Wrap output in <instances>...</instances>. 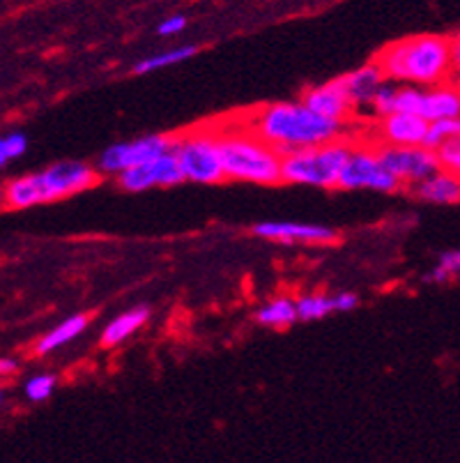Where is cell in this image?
<instances>
[{"mask_svg": "<svg viewBox=\"0 0 460 463\" xmlns=\"http://www.w3.org/2000/svg\"><path fill=\"white\" fill-rule=\"evenodd\" d=\"M396 95H399V83L387 81L382 88L378 90L373 99V106H371V114L375 118H382V116L394 114L396 111Z\"/></svg>", "mask_w": 460, "mask_h": 463, "instance_id": "24", "label": "cell"}, {"mask_svg": "<svg viewBox=\"0 0 460 463\" xmlns=\"http://www.w3.org/2000/svg\"><path fill=\"white\" fill-rule=\"evenodd\" d=\"M5 139V145H7V153H10V160H19V157H23L28 150V139L23 132H12V134L3 136Z\"/></svg>", "mask_w": 460, "mask_h": 463, "instance_id": "28", "label": "cell"}, {"mask_svg": "<svg viewBox=\"0 0 460 463\" xmlns=\"http://www.w3.org/2000/svg\"><path fill=\"white\" fill-rule=\"evenodd\" d=\"M240 120L281 154L345 139V123L316 114L302 99L262 104L253 111H246Z\"/></svg>", "mask_w": 460, "mask_h": 463, "instance_id": "1", "label": "cell"}, {"mask_svg": "<svg viewBox=\"0 0 460 463\" xmlns=\"http://www.w3.org/2000/svg\"><path fill=\"white\" fill-rule=\"evenodd\" d=\"M419 116L428 123L446 120L460 116V86L454 81L440 83V86L424 88Z\"/></svg>", "mask_w": 460, "mask_h": 463, "instance_id": "16", "label": "cell"}, {"mask_svg": "<svg viewBox=\"0 0 460 463\" xmlns=\"http://www.w3.org/2000/svg\"><path fill=\"white\" fill-rule=\"evenodd\" d=\"M338 190L343 191H378V194H399L405 187L396 181L394 175L384 169L380 162L378 150H375L373 141H354L350 157L343 166L341 181H338Z\"/></svg>", "mask_w": 460, "mask_h": 463, "instance_id": "7", "label": "cell"}, {"mask_svg": "<svg viewBox=\"0 0 460 463\" xmlns=\"http://www.w3.org/2000/svg\"><path fill=\"white\" fill-rule=\"evenodd\" d=\"M251 233L262 240L288 242V245H332L338 240V233L329 227L304 222H261L251 228Z\"/></svg>", "mask_w": 460, "mask_h": 463, "instance_id": "12", "label": "cell"}, {"mask_svg": "<svg viewBox=\"0 0 460 463\" xmlns=\"http://www.w3.org/2000/svg\"><path fill=\"white\" fill-rule=\"evenodd\" d=\"M175 136L169 134H148L138 136L132 141H120V144H113L99 154L97 160V171L106 178H118L123 171L133 169L138 164H145V162L154 160L159 154H166L173 150Z\"/></svg>", "mask_w": 460, "mask_h": 463, "instance_id": "9", "label": "cell"}, {"mask_svg": "<svg viewBox=\"0 0 460 463\" xmlns=\"http://www.w3.org/2000/svg\"><path fill=\"white\" fill-rule=\"evenodd\" d=\"M0 403H3V392H0Z\"/></svg>", "mask_w": 460, "mask_h": 463, "instance_id": "33", "label": "cell"}, {"mask_svg": "<svg viewBox=\"0 0 460 463\" xmlns=\"http://www.w3.org/2000/svg\"><path fill=\"white\" fill-rule=\"evenodd\" d=\"M150 320V307L141 304V307H132L123 314H118L115 319H111L106 323V328L102 329V346L104 348H115V346L124 344L129 337H133L138 329L143 328Z\"/></svg>", "mask_w": 460, "mask_h": 463, "instance_id": "17", "label": "cell"}, {"mask_svg": "<svg viewBox=\"0 0 460 463\" xmlns=\"http://www.w3.org/2000/svg\"><path fill=\"white\" fill-rule=\"evenodd\" d=\"M184 28H187V16L173 14V16H166V19L159 23L157 32L161 37H173V35H179Z\"/></svg>", "mask_w": 460, "mask_h": 463, "instance_id": "27", "label": "cell"}, {"mask_svg": "<svg viewBox=\"0 0 460 463\" xmlns=\"http://www.w3.org/2000/svg\"><path fill=\"white\" fill-rule=\"evenodd\" d=\"M102 173L97 166L86 162H58L49 169L32 175H23L7 182L5 199L12 208H32L40 203H51L67 196L83 194L97 185Z\"/></svg>", "mask_w": 460, "mask_h": 463, "instance_id": "4", "label": "cell"}, {"mask_svg": "<svg viewBox=\"0 0 460 463\" xmlns=\"http://www.w3.org/2000/svg\"><path fill=\"white\" fill-rule=\"evenodd\" d=\"M460 139V116L446 120H435V123L428 125V134H426L424 145L426 148H442L449 141Z\"/></svg>", "mask_w": 460, "mask_h": 463, "instance_id": "23", "label": "cell"}, {"mask_svg": "<svg viewBox=\"0 0 460 463\" xmlns=\"http://www.w3.org/2000/svg\"><path fill=\"white\" fill-rule=\"evenodd\" d=\"M451 81L460 86V31L451 37Z\"/></svg>", "mask_w": 460, "mask_h": 463, "instance_id": "29", "label": "cell"}, {"mask_svg": "<svg viewBox=\"0 0 460 463\" xmlns=\"http://www.w3.org/2000/svg\"><path fill=\"white\" fill-rule=\"evenodd\" d=\"M86 328H87L86 314L69 316V319L62 320L60 325H56V328H53L49 335H44L40 341H37L35 353L37 356H49V353H53V350L62 348V346H67L69 341L77 339V337L81 335Z\"/></svg>", "mask_w": 460, "mask_h": 463, "instance_id": "18", "label": "cell"}, {"mask_svg": "<svg viewBox=\"0 0 460 463\" xmlns=\"http://www.w3.org/2000/svg\"><path fill=\"white\" fill-rule=\"evenodd\" d=\"M56 390V376L53 374H37L26 383V396L31 402H46Z\"/></svg>", "mask_w": 460, "mask_h": 463, "instance_id": "25", "label": "cell"}, {"mask_svg": "<svg viewBox=\"0 0 460 463\" xmlns=\"http://www.w3.org/2000/svg\"><path fill=\"white\" fill-rule=\"evenodd\" d=\"M437 154H440V164L445 169L460 175V139H454L442 145V148H437Z\"/></svg>", "mask_w": 460, "mask_h": 463, "instance_id": "26", "label": "cell"}, {"mask_svg": "<svg viewBox=\"0 0 460 463\" xmlns=\"http://www.w3.org/2000/svg\"><path fill=\"white\" fill-rule=\"evenodd\" d=\"M341 81L343 86H345V93H348L354 111H371L375 95H378L380 88L387 83V77H384L382 69L371 60L366 62V65H362V68L353 69V72L343 74Z\"/></svg>", "mask_w": 460, "mask_h": 463, "instance_id": "14", "label": "cell"}, {"mask_svg": "<svg viewBox=\"0 0 460 463\" xmlns=\"http://www.w3.org/2000/svg\"><path fill=\"white\" fill-rule=\"evenodd\" d=\"M10 153H7V145H5V139H3V136H0V169H3V166H7L10 164Z\"/></svg>", "mask_w": 460, "mask_h": 463, "instance_id": "32", "label": "cell"}, {"mask_svg": "<svg viewBox=\"0 0 460 463\" xmlns=\"http://www.w3.org/2000/svg\"><path fill=\"white\" fill-rule=\"evenodd\" d=\"M329 314H334L332 295L311 293V295H302V298L297 300V316H299V320L311 323V320H320Z\"/></svg>", "mask_w": 460, "mask_h": 463, "instance_id": "21", "label": "cell"}, {"mask_svg": "<svg viewBox=\"0 0 460 463\" xmlns=\"http://www.w3.org/2000/svg\"><path fill=\"white\" fill-rule=\"evenodd\" d=\"M295 320H299L297 316V300L281 295V298H271L262 304L256 311V323L262 328H290Z\"/></svg>", "mask_w": 460, "mask_h": 463, "instance_id": "19", "label": "cell"}, {"mask_svg": "<svg viewBox=\"0 0 460 463\" xmlns=\"http://www.w3.org/2000/svg\"><path fill=\"white\" fill-rule=\"evenodd\" d=\"M408 191L417 199V201L433 203V206H458L460 175L442 166L440 171H435L433 175H428L426 181L409 187Z\"/></svg>", "mask_w": 460, "mask_h": 463, "instance_id": "15", "label": "cell"}, {"mask_svg": "<svg viewBox=\"0 0 460 463\" xmlns=\"http://www.w3.org/2000/svg\"><path fill=\"white\" fill-rule=\"evenodd\" d=\"M428 120L419 114H405L396 111L378 118L375 123V144L387 145H424L428 134Z\"/></svg>", "mask_w": 460, "mask_h": 463, "instance_id": "13", "label": "cell"}, {"mask_svg": "<svg viewBox=\"0 0 460 463\" xmlns=\"http://www.w3.org/2000/svg\"><path fill=\"white\" fill-rule=\"evenodd\" d=\"M354 141H329L311 148H299L283 154L281 181L283 185L316 187V190H338L343 166L348 162Z\"/></svg>", "mask_w": 460, "mask_h": 463, "instance_id": "5", "label": "cell"}, {"mask_svg": "<svg viewBox=\"0 0 460 463\" xmlns=\"http://www.w3.org/2000/svg\"><path fill=\"white\" fill-rule=\"evenodd\" d=\"M460 274V249H446L437 256V265L424 274L426 283H449Z\"/></svg>", "mask_w": 460, "mask_h": 463, "instance_id": "22", "label": "cell"}, {"mask_svg": "<svg viewBox=\"0 0 460 463\" xmlns=\"http://www.w3.org/2000/svg\"><path fill=\"white\" fill-rule=\"evenodd\" d=\"M219 144L225 181L249 185H281L283 154L246 127L240 118L212 123Z\"/></svg>", "mask_w": 460, "mask_h": 463, "instance_id": "3", "label": "cell"}, {"mask_svg": "<svg viewBox=\"0 0 460 463\" xmlns=\"http://www.w3.org/2000/svg\"><path fill=\"white\" fill-rule=\"evenodd\" d=\"M198 53V47H191V44H184V47L170 49V51H161L157 56H150L145 60H138L133 65V74H150V72H159V69L173 68V65H179V62L189 60Z\"/></svg>", "mask_w": 460, "mask_h": 463, "instance_id": "20", "label": "cell"}, {"mask_svg": "<svg viewBox=\"0 0 460 463\" xmlns=\"http://www.w3.org/2000/svg\"><path fill=\"white\" fill-rule=\"evenodd\" d=\"M173 153L179 162L184 181L196 185H219L225 181V171L221 164L216 132L210 125L191 127L182 134H175Z\"/></svg>", "mask_w": 460, "mask_h": 463, "instance_id": "6", "label": "cell"}, {"mask_svg": "<svg viewBox=\"0 0 460 463\" xmlns=\"http://www.w3.org/2000/svg\"><path fill=\"white\" fill-rule=\"evenodd\" d=\"M302 102L308 108H313L316 114L325 116L329 120H336V123L348 125L353 120V116L357 114L353 102H350L348 93H345V86H343L341 77L332 79L327 83L308 86L302 93Z\"/></svg>", "mask_w": 460, "mask_h": 463, "instance_id": "11", "label": "cell"}, {"mask_svg": "<svg viewBox=\"0 0 460 463\" xmlns=\"http://www.w3.org/2000/svg\"><path fill=\"white\" fill-rule=\"evenodd\" d=\"M182 182L187 181H184V173L179 169V162L173 150L166 154H159V157L145 162V164L123 171L115 178V185L127 194H141V191L157 190V187H178Z\"/></svg>", "mask_w": 460, "mask_h": 463, "instance_id": "10", "label": "cell"}, {"mask_svg": "<svg viewBox=\"0 0 460 463\" xmlns=\"http://www.w3.org/2000/svg\"><path fill=\"white\" fill-rule=\"evenodd\" d=\"M375 150H378V157L384 164V169L394 175L405 190L414 187L417 182L426 181L428 175L442 169L437 150L426 148V145L375 144Z\"/></svg>", "mask_w": 460, "mask_h": 463, "instance_id": "8", "label": "cell"}, {"mask_svg": "<svg viewBox=\"0 0 460 463\" xmlns=\"http://www.w3.org/2000/svg\"><path fill=\"white\" fill-rule=\"evenodd\" d=\"M16 371V362L10 357H0V376H10Z\"/></svg>", "mask_w": 460, "mask_h": 463, "instance_id": "31", "label": "cell"}, {"mask_svg": "<svg viewBox=\"0 0 460 463\" xmlns=\"http://www.w3.org/2000/svg\"><path fill=\"white\" fill-rule=\"evenodd\" d=\"M357 304H359V298L354 293L332 295V309H334V311H353Z\"/></svg>", "mask_w": 460, "mask_h": 463, "instance_id": "30", "label": "cell"}, {"mask_svg": "<svg viewBox=\"0 0 460 463\" xmlns=\"http://www.w3.org/2000/svg\"><path fill=\"white\" fill-rule=\"evenodd\" d=\"M373 62L387 81L433 88L451 81V37L412 35L391 42L375 53Z\"/></svg>", "mask_w": 460, "mask_h": 463, "instance_id": "2", "label": "cell"}]
</instances>
